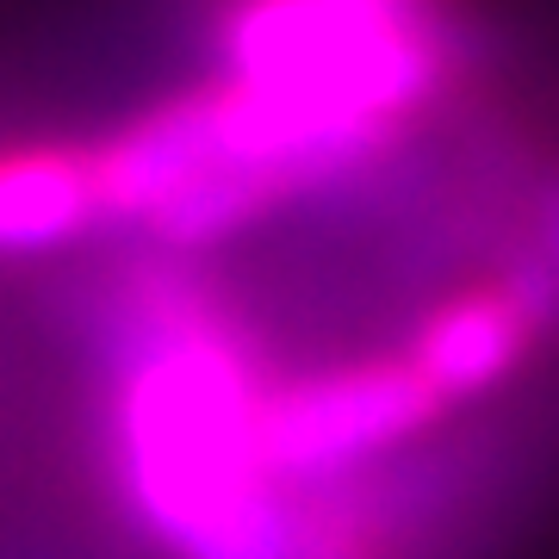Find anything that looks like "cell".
Masks as SVG:
<instances>
[{
    "instance_id": "1",
    "label": "cell",
    "mask_w": 559,
    "mask_h": 559,
    "mask_svg": "<svg viewBox=\"0 0 559 559\" xmlns=\"http://www.w3.org/2000/svg\"><path fill=\"white\" fill-rule=\"evenodd\" d=\"M106 491L162 559H293V485L261 454L286 373L237 293L131 242L94 293Z\"/></svg>"
},
{
    "instance_id": "2",
    "label": "cell",
    "mask_w": 559,
    "mask_h": 559,
    "mask_svg": "<svg viewBox=\"0 0 559 559\" xmlns=\"http://www.w3.org/2000/svg\"><path fill=\"white\" fill-rule=\"evenodd\" d=\"M448 404L404 348L336 355L280 373L261 399V454L274 479H330L423 441Z\"/></svg>"
},
{
    "instance_id": "3",
    "label": "cell",
    "mask_w": 559,
    "mask_h": 559,
    "mask_svg": "<svg viewBox=\"0 0 559 559\" xmlns=\"http://www.w3.org/2000/svg\"><path fill=\"white\" fill-rule=\"evenodd\" d=\"M559 342V280L540 274L522 249H503L479 280H460L429 299L404 330V355L441 404H479L516 385Z\"/></svg>"
},
{
    "instance_id": "4",
    "label": "cell",
    "mask_w": 559,
    "mask_h": 559,
    "mask_svg": "<svg viewBox=\"0 0 559 559\" xmlns=\"http://www.w3.org/2000/svg\"><path fill=\"white\" fill-rule=\"evenodd\" d=\"M106 230L100 175L87 150L20 143L0 150V255H44Z\"/></svg>"
},
{
    "instance_id": "5",
    "label": "cell",
    "mask_w": 559,
    "mask_h": 559,
    "mask_svg": "<svg viewBox=\"0 0 559 559\" xmlns=\"http://www.w3.org/2000/svg\"><path fill=\"white\" fill-rule=\"evenodd\" d=\"M510 249H522L540 274L559 280V150H540L535 180H528V193H522V218H516Z\"/></svg>"
}]
</instances>
